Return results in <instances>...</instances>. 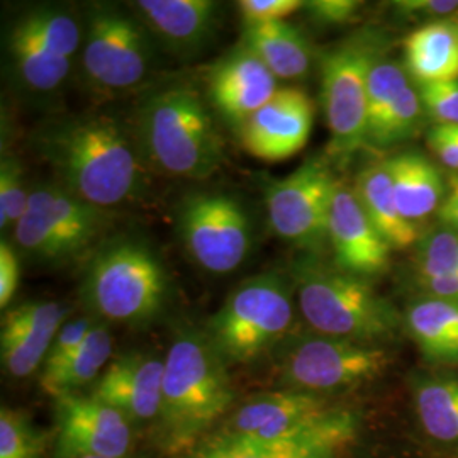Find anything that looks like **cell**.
<instances>
[{
  "label": "cell",
  "instance_id": "obj_10",
  "mask_svg": "<svg viewBox=\"0 0 458 458\" xmlns=\"http://www.w3.org/2000/svg\"><path fill=\"white\" fill-rule=\"evenodd\" d=\"M376 34L360 33L329 49L321 60V98L329 145L327 160L344 165L365 147L367 85L380 53Z\"/></svg>",
  "mask_w": 458,
  "mask_h": 458
},
{
  "label": "cell",
  "instance_id": "obj_25",
  "mask_svg": "<svg viewBox=\"0 0 458 458\" xmlns=\"http://www.w3.org/2000/svg\"><path fill=\"white\" fill-rule=\"evenodd\" d=\"M406 72L418 85L458 81L457 19L421 24L404 39Z\"/></svg>",
  "mask_w": 458,
  "mask_h": 458
},
{
  "label": "cell",
  "instance_id": "obj_17",
  "mask_svg": "<svg viewBox=\"0 0 458 458\" xmlns=\"http://www.w3.org/2000/svg\"><path fill=\"white\" fill-rule=\"evenodd\" d=\"M314 123L311 98L297 87H282L238 128L246 151L263 162H284L308 145Z\"/></svg>",
  "mask_w": 458,
  "mask_h": 458
},
{
  "label": "cell",
  "instance_id": "obj_20",
  "mask_svg": "<svg viewBox=\"0 0 458 458\" xmlns=\"http://www.w3.org/2000/svg\"><path fill=\"white\" fill-rule=\"evenodd\" d=\"M280 89L277 77L245 45L229 53L208 77V96L214 109L240 128Z\"/></svg>",
  "mask_w": 458,
  "mask_h": 458
},
{
  "label": "cell",
  "instance_id": "obj_9",
  "mask_svg": "<svg viewBox=\"0 0 458 458\" xmlns=\"http://www.w3.org/2000/svg\"><path fill=\"white\" fill-rule=\"evenodd\" d=\"M153 43L147 26L115 4H92L83 26L82 72L98 92L117 96L147 81Z\"/></svg>",
  "mask_w": 458,
  "mask_h": 458
},
{
  "label": "cell",
  "instance_id": "obj_37",
  "mask_svg": "<svg viewBox=\"0 0 458 458\" xmlns=\"http://www.w3.org/2000/svg\"><path fill=\"white\" fill-rule=\"evenodd\" d=\"M96 323L98 321L92 316H81L65 321V325L60 327V331L55 336V342L51 344L48 359L45 361L43 369L64 360L73 350H77L85 342Z\"/></svg>",
  "mask_w": 458,
  "mask_h": 458
},
{
  "label": "cell",
  "instance_id": "obj_30",
  "mask_svg": "<svg viewBox=\"0 0 458 458\" xmlns=\"http://www.w3.org/2000/svg\"><path fill=\"white\" fill-rule=\"evenodd\" d=\"M425 117L418 89L410 85L394 102L387 114L367 131L365 147L376 151H387L399 147L420 132Z\"/></svg>",
  "mask_w": 458,
  "mask_h": 458
},
{
  "label": "cell",
  "instance_id": "obj_32",
  "mask_svg": "<svg viewBox=\"0 0 458 458\" xmlns=\"http://www.w3.org/2000/svg\"><path fill=\"white\" fill-rule=\"evenodd\" d=\"M410 85V75L404 66L380 53L377 55L367 85V131L387 114L394 102Z\"/></svg>",
  "mask_w": 458,
  "mask_h": 458
},
{
  "label": "cell",
  "instance_id": "obj_43",
  "mask_svg": "<svg viewBox=\"0 0 458 458\" xmlns=\"http://www.w3.org/2000/svg\"><path fill=\"white\" fill-rule=\"evenodd\" d=\"M438 221L442 228L452 229L458 233V174L450 172L446 175V194L438 209Z\"/></svg>",
  "mask_w": 458,
  "mask_h": 458
},
{
  "label": "cell",
  "instance_id": "obj_24",
  "mask_svg": "<svg viewBox=\"0 0 458 458\" xmlns=\"http://www.w3.org/2000/svg\"><path fill=\"white\" fill-rule=\"evenodd\" d=\"M353 191L363 211L393 250H406L418 245L423 236L421 229L399 211L394 197L391 174L384 160L367 165L357 175Z\"/></svg>",
  "mask_w": 458,
  "mask_h": 458
},
{
  "label": "cell",
  "instance_id": "obj_3",
  "mask_svg": "<svg viewBox=\"0 0 458 458\" xmlns=\"http://www.w3.org/2000/svg\"><path fill=\"white\" fill-rule=\"evenodd\" d=\"M148 166L166 175L202 181L226 160L225 140L209 107L189 85L151 94L132 124Z\"/></svg>",
  "mask_w": 458,
  "mask_h": 458
},
{
  "label": "cell",
  "instance_id": "obj_40",
  "mask_svg": "<svg viewBox=\"0 0 458 458\" xmlns=\"http://www.w3.org/2000/svg\"><path fill=\"white\" fill-rule=\"evenodd\" d=\"M426 143L445 168L458 174V126L433 124L426 134Z\"/></svg>",
  "mask_w": 458,
  "mask_h": 458
},
{
  "label": "cell",
  "instance_id": "obj_42",
  "mask_svg": "<svg viewBox=\"0 0 458 458\" xmlns=\"http://www.w3.org/2000/svg\"><path fill=\"white\" fill-rule=\"evenodd\" d=\"M421 297H433L450 302H458V274L443 277L414 278Z\"/></svg>",
  "mask_w": 458,
  "mask_h": 458
},
{
  "label": "cell",
  "instance_id": "obj_12",
  "mask_svg": "<svg viewBox=\"0 0 458 458\" xmlns=\"http://www.w3.org/2000/svg\"><path fill=\"white\" fill-rule=\"evenodd\" d=\"M336 185L327 157H312L291 175L270 182L265 192L270 228L280 240L318 257L329 245V211Z\"/></svg>",
  "mask_w": 458,
  "mask_h": 458
},
{
  "label": "cell",
  "instance_id": "obj_26",
  "mask_svg": "<svg viewBox=\"0 0 458 458\" xmlns=\"http://www.w3.org/2000/svg\"><path fill=\"white\" fill-rule=\"evenodd\" d=\"M246 48L284 81H301L311 72L312 47L304 33L287 21L245 26Z\"/></svg>",
  "mask_w": 458,
  "mask_h": 458
},
{
  "label": "cell",
  "instance_id": "obj_4",
  "mask_svg": "<svg viewBox=\"0 0 458 458\" xmlns=\"http://www.w3.org/2000/svg\"><path fill=\"white\" fill-rule=\"evenodd\" d=\"M293 284L301 314L314 333L382 344L401 331L403 316L369 278L348 274L316 255L293 263Z\"/></svg>",
  "mask_w": 458,
  "mask_h": 458
},
{
  "label": "cell",
  "instance_id": "obj_23",
  "mask_svg": "<svg viewBox=\"0 0 458 458\" xmlns=\"http://www.w3.org/2000/svg\"><path fill=\"white\" fill-rule=\"evenodd\" d=\"M401 214L414 225L438 213L446 194V177L438 165L416 149L384 158Z\"/></svg>",
  "mask_w": 458,
  "mask_h": 458
},
{
  "label": "cell",
  "instance_id": "obj_27",
  "mask_svg": "<svg viewBox=\"0 0 458 458\" xmlns=\"http://www.w3.org/2000/svg\"><path fill=\"white\" fill-rule=\"evenodd\" d=\"M404 325L426 360L457 367L458 302L420 297L411 302Z\"/></svg>",
  "mask_w": 458,
  "mask_h": 458
},
{
  "label": "cell",
  "instance_id": "obj_35",
  "mask_svg": "<svg viewBox=\"0 0 458 458\" xmlns=\"http://www.w3.org/2000/svg\"><path fill=\"white\" fill-rule=\"evenodd\" d=\"M426 117L433 124L458 126V81L418 85Z\"/></svg>",
  "mask_w": 458,
  "mask_h": 458
},
{
  "label": "cell",
  "instance_id": "obj_29",
  "mask_svg": "<svg viewBox=\"0 0 458 458\" xmlns=\"http://www.w3.org/2000/svg\"><path fill=\"white\" fill-rule=\"evenodd\" d=\"M412 394L426 435L443 445H458V377L443 374L418 378Z\"/></svg>",
  "mask_w": 458,
  "mask_h": 458
},
{
  "label": "cell",
  "instance_id": "obj_44",
  "mask_svg": "<svg viewBox=\"0 0 458 458\" xmlns=\"http://www.w3.org/2000/svg\"><path fill=\"white\" fill-rule=\"evenodd\" d=\"M83 458H104V457H83ZM126 458H131V457H126Z\"/></svg>",
  "mask_w": 458,
  "mask_h": 458
},
{
  "label": "cell",
  "instance_id": "obj_19",
  "mask_svg": "<svg viewBox=\"0 0 458 458\" xmlns=\"http://www.w3.org/2000/svg\"><path fill=\"white\" fill-rule=\"evenodd\" d=\"M165 359L147 352L121 353L109 361L89 395L123 412L132 425L157 421L162 408Z\"/></svg>",
  "mask_w": 458,
  "mask_h": 458
},
{
  "label": "cell",
  "instance_id": "obj_2",
  "mask_svg": "<svg viewBox=\"0 0 458 458\" xmlns=\"http://www.w3.org/2000/svg\"><path fill=\"white\" fill-rule=\"evenodd\" d=\"M165 359L162 408L157 445L170 457H182L211 435L234 401L228 363L206 331L183 329Z\"/></svg>",
  "mask_w": 458,
  "mask_h": 458
},
{
  "label": "cell",
  "instance_id": "obj_6",
  "mask_svg": "<svg viewBox=\"0 0 458 458\" xmlns=\"http://www.w3.org/2000/svg\"><path fill=\"white\" fill-rule=\"evenodd\" d=\"M294 284L276 272L240 284L208 321L206 335L228 365H246L293 336Z\"/></svg>",
  "mask_w": 458,
  "mask_h": 458
},
{
  "label": "cell",
  "instance_id": "obj_8",
  "mask_svg": "<svg viewBox=\"0 0 458 458\" xmlns=\"http://www.w3.org/2000/svg\"><path fill=\"white\" fill-rule=\"evenodd\" d=\"M393 357L382 344H357L327 335H297L282 344L278 377L285 389L299 393H344L374 382Z\"/></svg>",
  "mask_w": 458,
  "mask_h": 458
},
{
  "label": "cell",
  "instance_id": "obj_5",
  "mask_svg": "<svg viewBox=\"0 0 458 458\" xmlns=\"http://www.w3.org/2000/svg\"><path fill=\"white\" fill-rule=\"evenodd\" d=\"M170 277L143 240L119 236L98 245L83 270L81 297L92 318L145 327L168 302Z\"/></svg>",
  "mask_w": 458,
  "mask_h": 458
},
{
  "label": "cell",
  "instance_id": "obj_11",
  "mask_svg": "<svg viewBox=\"0 0 458 458\" xmlns=\"http://www.w3.org/2000/svg\"><path fill=\"white\" fill-rule=\"evenodd\" d=\"M107 225L106 213L60 185H39L14 226V242L38 262H66L98 242Z\"/></svg>",
  "mask_w": 458,
  "mask_h": 458
},
{
  "label": "cell",
  "instance_id": "obj_16",
  "mask_svg": "<svg viewBox=\"0 0 458 458\" xmlns=\"http://www.w3.org/2000/svg\"><path fill=\"white\" fill-rule=\"evenodd\" d=\"M325 395L278 391L263 394L234 411L211 435L231 440L274 442L314 425L335 410Z\"/></svg>",
  "mask_w": 458,
  "mask_h": 458
},
{
  "label": "cell",
  "instance_id": "obj_21",
  "mask_svg": "<svg viewBox=\"0 0 458 458\" xmlns=\"http://www.w3.org/2000/svg\"><path fill=\"white\" fill-rule=\"evenodd\" d=\"M68 310L55 301H30L9 310L2 321L0 355L9 376L26 378L45 365Z\"/></svg>",
  "mask_w": 458,
  "mask_h": 458
},
{
  "label": "cell",
  "instance_id": "obj_28",
  "mask_svg": "<svg viewBox=\"0 0 458 458\" xmlns=\"http://www.w3.org/2000/svg\"><path fill=\"white\" fill-rule=\"evenodd\" d=\"M113 357V336L104 323H96L77 350L64 360L45 367L41 372V387L53 397L79 393L94 384Z\"/></svg>",
  "mask_w": 458,
  "mask_h": 458
},
{
  "label": "cell",
  "instance_id": "obj_7",
  "mask_svg": "<svg viewBox=\"0 0 458 458\" xmlns=\"http://www.w3.org/2000/svg\"><path fill=\"white\" fill-rule=\"evenodd\" d=\"M81 19L64 5H33L13 22L7 34L9 72L31 96L56 92L82 49Z\"/></svg>",
  "mask_w": 458,
  "mask_h": 458
},
{
  "label": "cell",
  "instance_id": "obj_22",
  "mask_svg": "<svg viewBox=\"0 0 458 458\" xmlns=\"http://www.w3.org/2000/svg\"><path fill=\"white\" fill-rule=\"evenodd\" d=\"M138 19L164 47L179 56L206 48L219 26L221 4L213 0H138Z\"/></svg>",
  "mask_w": 458,
  "mask_h": 458
},
{
  "label": "cell",
  "instance_id": "obj_36",
  "mask_svg": "<svg viewBox=\"0 0 458 458\" xmlns=\"http://www.w3.org/2000/svg\"><path fill=\"white\" fill-rule=\"evenodd\" d=\"M304 7L301 0H242L238 2V11L245 26L265 24L285 21Z\"/></svg>",
  "mask_w": 458,
  "mask_h": 458
},
{
  "label": "cell",
  "instance_id": "obj_33",
  "mask_svg": "<svg viewBox=\"0 0 458 458\" xmlns=\"http://www.w3.org/2000/svg\"><path fill=\"white\" fill-rule=\"evenodd\" d=\"M452 274H458V233L442 228L421 236L414 250V278Z\"/></svg>",
  "mask_w": 458,
  "mask_h": 458
},
{
  "label": "cell",
  "instance_id": "obj_41",
  "mask_svg": "<svg viewBox=\"0 0 458 458\" xmlns=\"http://www.w3.org/2000/svg\"><path fill=\"white\" fill-rule=\"evenodd\" d=\"M21 278V263L16 248L5 238L0 242V308L5 310L16 295Z\"/></svg>",
  "mask_w": 458,
  "mask_h": 458
},
{
  "label": "cell",
  "instance_id": "obj_13",
  "mask_svg": "<svg viewBox=\"0 0 458 458\" xmlns=\"http://www.w3.org/2000/svg\"><path fill=\"white\" fill-rule=\"evenodd\" d=\"M182 245L200 268L229 274L242 267L253 243L251 219L243 204L219 192H196L177 214Z\"/></svg>",
  "mask_w": 458,
  "mask_h": 458
},
{
  "label": "cell",
  "instance_id": "obj_34",
  "mask_svg": "<svg viewBox=\"0 0 458 458\" xmlns=\"http://www.w3.org/2000/svg\"><path fill=\"white\" fill-rule=\"evenodd\" d=\"M30 192L22 166L13 155L4 153L0 164V228L14 229L28 208Z\"/></svg>",
  "mask_w": 458,
  "mask_h": 458
},
{
  "label": "cell",
  "instance_id": "obj_1",
  "mask_svg": "<svg viewBox=\"0 0 458 458\" xmlns=\"http://www.w3.org/2000/svg\"><path fill=\"white\" fill-rule=\"evenodd\" d=\"M33 147L60 187L102 211L147 192L148 165L134 130L115 115L51 119L34 132Z\"/></svg>",
  "mask_w": 458,
  "mask_h": 458
},
{
  "label": "cell",
  "instance_id": "obj_18",
  "mask_svg": "<svg viewBox=\"0 0 458 458\" xmlns=\"http://www.w3.org/2000/svg\"><path fill=\"white\" fill-rule=\"evenodd\" d=\"M327 236L335 265L348 274L370 280L391 265L393 246L363 211L353 185L342 181L333 196Z\"/></svg>",
  "mask_w": 458,
  "mask_h": 458
},
{
  "label": "cell",
  "instance_id": "obj_14",
  "mask_svg": "<svg viewBox=\"0 0 458 458\" xmlns=\"http://www.w3.org/2000/svg\"><path fill=\"white\" fill-rule=\"evenodd\" d=\"M360 411L336 406L323 420L274 442L209 435L181 458H369Z\"/></svg>",
  "mask_w": 458,
  "mask_h": 458
},
{
  "label": "cell",
  "instance_id": "obj_38",
  "mask_svg": "<svg viewBox=\"0 0 458 458\" xmlns=\"http://www.w3.org/2000/svg\"><path fill=\"white\" fill-rule=\"evenodd\" d=\"M394 5L401 16L423 24L458 17V0H403Z\"/></svg>",
  "mask_w": 458,
  "mask_h": 458
},
{
  "label": "cell",
  "instance_id": "obj_15",
  "mask_svg": "<svg viewBox=\"0 0 458 458\" xmlns=\"http://www.w3.org/2000/svg\"><path fill=\"white\" fill-rule=\"evenodd\" d=\"M55 399L51 458H126L134 442L132 423L92 395L62 394Z\"/></svg>",
  "mask_w": 458,
  "mask_h": 458
},
{
  "label": "cell",
  "instance_id": "obj_31",
  "mask_svg": "<svg viewBox=\"0 0 458 458\" xmlns=\"http://www.w3.org/2000/svg\"><path fill=\"white\" fill-rule=\"evenodd\" d=\"M53 438L22 411L0 410V458H48Z\"/></svg>",
  "mask_w": 458,
  "mask_h": 458
},
{
  "label": "cell",
  "instance_id": "obj_39",
  "mask_svg": "<svg viewBox=\"0 0 458 458\" xmlns=\"http://www.w3.org/2000/svg\"><path fill=\"white\" fill-rule=\"evenodd\" d=\"M314 22L321 26H342L353 21L360 13L359 0H312L302 7Z\"/></svg>",
  "mask_w": 458,
  "mask_h": 458
},
{
  "label": "cell",
  "instance_id": "obj_45",
  "mask_svg": "<svg viewBox=\"0 0 458 458\" xmlns=\"http://www.w3.org/2000/svg\"><path fill=\"white\" fill-rule=\"evenodd\" d=\"M457 22H458V17H457Z\"/></svg>",
  "mask_w": 458,
  "mask_h": 458
}]
</instances>
